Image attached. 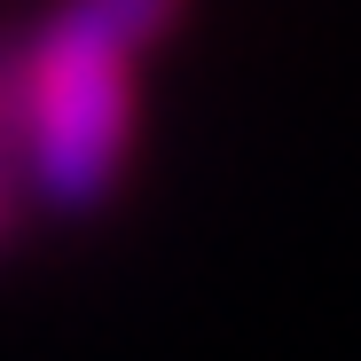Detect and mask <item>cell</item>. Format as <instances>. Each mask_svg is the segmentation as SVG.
Segmentation results:
<instances>
[{"instance_id":"obj_1","label":"cell","mask_w":361,"mask_h":361,"mask_svg":"<svg viewBox=\"0 0 361 361\" xmlns=\"http://www.w3.org/2000/svg\"><path fill=\"white\" fill-rule=\"evenodd\" d=\"M189 0H55L16 47V173L32 212L87 220L110 204L142 126V55L165 47Z\"/></svg>"},{"instance_id":"obj_2","label":"cell","mask_w":361,"mask_h":361,"mask_svg":"<svg viewBox=\"0 0 361 361\" xmlns=\"http://www.w3.org/2000/svg\"><path fill=\"white\" fill-rule=\"evenodd\" d=\"M24 204H32V189H24V173L0 157V244H8V235L24 228Z\"/></svg>"}]
</instances>
